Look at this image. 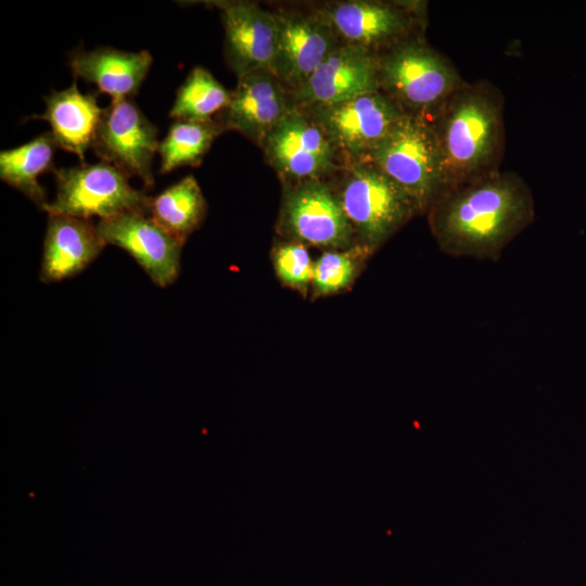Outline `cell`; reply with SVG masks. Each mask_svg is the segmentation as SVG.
<instances>
[{
    "instance_id": "277c9868",
    "label": "cell",
    "mask_w": 586,
    "mask_h": 586,
    "mask_svg": "<svg viewBox=\"0 0 586 586\" xmlns=\"http://www.w3.org/2000/svg\"><path fill=\"white\" fill-rule=\"evenodd\" d=\"M329 180L357 244L372 253L419 215L410 196L368 160L345 165Z\"/></svg>"
},
{
    "instance_id": "3957f363",
    "label": "cell",
    "mask_w": 586,
    "mask_h": 586,
    "mask_svg": "<svg viewBox=\"0 0 586 586\" xmlns=\"http://www.w3.org/2000/svg\"><path fill=\"white\" fill-rule=\"evenodd\" d=\"M379 91L404 114L432 120L466 82L444 55L421 35L377 53Z\"/></svg>"
},
{
    "instance_id": "7402d4cb",
    "label": "cell",
    "mask_w": 586,
    "mask_h": 586,
    "mask_svg": "<svg viewBox=\"0 0 586 586\" xmlns=\"http://www.w3.org/2000/svg\"><path fill=\"white\" fill-rule=\"evenodd\" d=\"M224 131L216 120L190 122L176 119L160 141V174L181 166H198L209 151L214 140Z\"/></svg>"
},
{
    "instance_id": "cb8c5ba5",
    "label": "cell",
    "mask_w": 586,
    "mask_h": 586,
    "mask_svg": "<svg viewBox=\"0 0 586 586\" xmlns=\"http://www.w3.org/2000/svg\"><path fill=\"white\" fill-rule=\"evenodd\" d=\"M372 254L369 249L359 244L346 250L324 251L314 262V297L330 296L347 290Z\"/></svg>"
},
{
    "instance_id": "ac0fdd59",
    "label": "cell",
    "mask_w": 586,
    "mask_h": 586,
    "mask_svg": "<svg viewBox=\"0 0 586 586\" xmlns=\"http://www.w3.org/2000/svg\"><path fill=\"white\" fill-rule=\"evenodd\" d=\"M153 63L146 50L138 52L99 47L86 51L76 49L68 54V64L75 78L94 85L111 97V102L133 99Z\"/></svg>"
},
{
    "instance_id": "9c48e42d",
    "label": "cell",
    "mask_w": 586,
    "mask_h": 586,
    "mask_svg": "<svg viewBox=\"0 0 586 586\" xmlns=\"http://www.w3.org/2000/svg\"><path fill=\"white\" fill-rule=\"evenodd\" d=\"M425 4L418 1L349 0L318 8L341 43L379 53L420 35Z\"/></svg>"
},
{
    "instance_id": "5bb4252c",
    "label": "cell",
    "mask_w": 586,
    "mask_h": 586,
    "mask_svg": "<svg viewBox=\"0 0 586 586\" xmlns=\"http://www.w3.org/2000/svg\"><path fill=\"white\" fill-rule=\"evenodd\" d=\"M105 245H115L141 266L161 288L173 284L180 272L183 244L156 224L146 211L127 212L97 224Z\"/></svg>"
},
{
    "instance_id": "ffe728a7",
    "label": "cell",
    "mask_w": 586,
    "mask_h": 586,
    "mask_svg": "<svg viewBox=\"0 0 586 586\" xmlns=\"http://www.w3.org/2000/svg\"><path fill=\"white\" fill-rule=\"evenodd\" d=\"M51 132H43L33 140L0 153V178L18 190L42 211L49 203L39 177L53 168L56 149Z\"/></svg>"
},
{
    "instance_id": "44dd1931",
    "label": "cell",
    "mask_w": 586,
    "mask_h": 586,
    "mask_svg": "<svg viewBox=\"0 0 586 586\" xmlns=\"http://www.w3.org/2000/svg\"><path fill=\"white\" fill-rule=\"evenodd\" d=\"M148 214L182 244L203 222L207 203L193 175H188L148 201Z\"/></svg>"
},
{
    "instance_id": "52a82bcc",
    "label": "cell",
    "mask_w": 586,
    "mask_h": 586,
    "mask_svg": "<svg viewBox=\"0 0 586 586\" xmlns=\"http://www.w3.org/2000/svg\"><path fill=\"white\" fill-rule=\"evenodd\" d=\"M276 230L285 241L326 251L357 245L330 180L311 179L282 184Z\"/></svg>"
},
{
    "instance_id": "7c38bea8",
    "label": "cell",
    "mask_w": 586,
    "mask_h": 586,
    "mask_svg": "<svg viewBox=\"0 0 586 586\" xmlns=\"http://www.w3.org/2000/svg\"><path fill=\"white\" fill-rule=\"evenodd\" d=\"M279 22L273 75L290 91L300 88L340 44L318 10L276 12Z\"/></svg>"
},
{
    "instance_id": "8fae6325",
    "label": "cell",
    "mask_w": 586,
    "mask_h": 586,
    "mask_svg": "<svg viewBox=\"0 0 586 586\" xmlns=\"http://www.w3.org/2000/svg\"><path fill=\"white\" fill-rule=\"evenodd\" d=\"M157 127L133 99L103 109L91 149L128 178L137 177L145 189L154 186L153 160L158 153Z\"/></svg>"
},
{
    "instance_id": "ba28073f",
    "label": "cell",
    "mask_w": 586,
    "mask_h": 586,
    "mask_svg": "<svg viewBox=\"0 0 586 586\" xmlns=\"http://www.w3.org/2000/svg\"><path fill=\"white\" fill-rule=\"evenodd\" d=\"M301 110L319 126L344 165L367 161L405 115L379 90Z\"/></svg>"
},
{
    "instance_id": "d4e9b609",
    "label": "cell",
    "mask_w": 586,
    "mask_h": 586,
    "mask_svg": "<svg viewBox=\"0 0 586 586\" xmlns=\"http://www.w3.org/2000/svg\"><path fill=\"white\" fill-rule=\"evenodd\" d=\"M271 259L280 282L306 295L311 286L314 273V262L307 246L283 240L272 247Z\"/></svg>"
},
{
    "instance_id": "5b68a950",
    "label": "cell",
    "mask_w": 586,
    "mask_h": 586,
    "mask_svg": "<svg viewBox=\"0 0 586 586\" xmlns=\"http://www.w3.org/2000/svg\"><path fill=\"white\" fill-rule=\"evenodd\" d=\"M368 161L410 196L419 215L444 191L440 150L428 118L405 114Z\"/></svg>"
},
{
    "instance_id": "7a4b0ae2",
    "label": "cell",
    "mask_w": 586,
    "mask_h": 586,
    "mask_svg": "<svg viewBox=\"0 0 586 586\" xmlns=\"http://www.w3.org/2000/svg\"><path fill=\"white\" fill-rule=\"evenodd\" d=\"M431 123L444 191L498 169L505 141L504 99L495 86L464 82Z\"/></svg>"
},
{
    "instance_id": "6da1fadb",
    "label": "cell",
    "mask_w": 586,
    "mask_h": 586,
    "mask_svg": "<svg viewBox=\"0 0 586 586\" xmlns=\"http://www.w3.org/2000/svg\"><path fill=\"white\" fill-rule=\"evenodd\" d=\"M428 221L441 251L453 257L498 260L535 217L526 182L499 169L444 191Z\"/></svg>"
},
{
    "instance_id": "30bf717a",
    "label": "cell",
    "mask_w": 586,
    "mask_h": 586,
    "mask_svg": "<svg viewBox=\"0 0 586 586\" xmlns=\"http://www.w3.org/2000/svg\"><path fill=\"white\" fill-rule=\"evenodd\" d=\"M260 149L282 184L329 180L345 166L319 126L297 107L271 130Z\"/></svg>"
},
{
    "instance_id": "603a6c76",
    "label": "cell",
    "mask_w": 586,
    "mask_h": 586,
    "mask_svg": "<svg viewBox=\"0 0 586 586\" xmlns=\"http://www.w3.org/2000/svg\"><path fill=\"white\" fill-rule=\"evenodd\" d=\"M231 91L202 66H194L176 93L169 117L190 122L214 119L229 103Z\"/></svg>"
},
{
    "instance_id": "9a60e30c",
    "label": "cell",
    "mask_w": 586,
    "mask_h": 586,
    "mask_svg": "<svg viewBox=\"0 0 586 586\" xmlns=\"http://www.w3.org/2000/svg\"><path fill=\"white\" fill-rule=\"evenodd\" d=\"M295 107L290 91L269 71L238 77L225 110L215 118L225 130H234L262 146L271 130Z\"/></svg>"
},
{
    "instance_id": "4fadbf2b",
    "label": "cell",
    "mask_w": 586,
    "mask_h": 586,
    "mask_svg": "<svg viewBox=\"0 0 586 586\" xmlns=\"http://www.w3.org/2000/svg\"><path fill=\"white\" fill-rule=\"evenodd\" d=\"M211 3L219 11L225 59L237 78L258 69L272 73L279 35L276 12L252 1Z\"/></svg>"
},
{
    "instance_id": "e0dca14e",
    "label": "cell",
    "mask_w": 586,
    "mask_h": 586,
    "mask_svg": "<svg viewBox=\"0 0 586 586\" xmlns=\"http://www.w3.org/2000/svg\"><path fill=\"white\" fill-rule=\"evenodd\" d=\"M97 224L61 214H48L40 280L59 282L81 272L102 252Z\"/></svg>"
},
{
    "instance_id": "2e32d148",
    "label": "cell",
    "mask_w": 586,
    "mask_h": 586,
    "mask_svg": "<svg viewBox=\"0 0 586 586\" xmlns=\"http://www.w3.org/2000/svg\"><path fill=\"white\" fill-rule=\"evenodd\" d=\"M379 90L377 53L341 43L297 89V109L330 105Z\"/></svg>"
},
{
    "instance_id": "d6986e66",
    "label": "cell",
    "mask_w": 586,
    "mask_h": 586,
    "mask_svg": "<svg viewBox=\"0 0 586 586\" xmlns=\"http://www.w3.org/2000/svg\"><path fill=\"white\" fill-rule=\"evenodd\" d=\"M44 112L34 117L49 123L58 148L84 162L103 112L98 105L97 93H82L74 81L68 88L44 97Z\"/></svg>"
},
{
    "instance_id": "8992f818",
    "label": "cell",
    "mask_w": 586,
    "mask_h": 586,
    "mask_svg": "<svg viewBox=\"0 0 586 586\" xmlns=\"http://www.w3.org/2000/svg\"><path fill=\"white\" fill-rule=\"evenodd\" d=\"M53 173L56 193L43 208L48 214L102 220L127 212H148L150 196L135 189L123 171L106 162H81Z\"/></svg>"
}]
</instances>
